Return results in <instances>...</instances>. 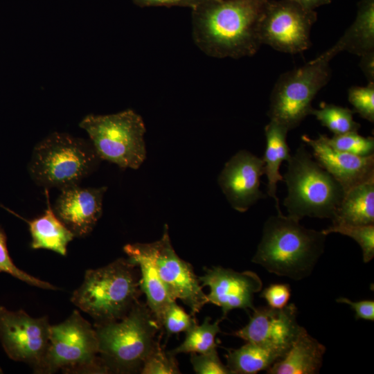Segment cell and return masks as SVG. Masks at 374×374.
Instances as JSON below:
<instances>
[{
	"label": "cell",
	"mask_w": 374,
	"mask_h": 374,
	"mask_svg": "<svg viewBox=\"0 0 374 374\" xmlns=\"http://www.w3.org/2000/svg\"><path fill=\"white\" fill-rule=\"evenodd\" d=\"M269 0H204L192 10V37L206 55L238 59L257 53Z\"/></svg>",
	"instance_id": "obj_1"
},
{
	"label": "cell",
	"mask_w": 374,
	"mask_h": 374,
	"mask_svg": "<svg viewBox=\"0 0 374 374\" xmlns=\"http://www.w3.org/2000/svg\"><path fill=\"white\" fill-rule=\"evenodd\" d=\"M327 235L304 227L282 212L265 222L251 262L280 276L299 280L310 276L324 251Z\"/></svg>",
	"instance_id": "obj_2"
},
{
	"label": "cell",
	"mask_w": 374,
	"mask_h": 374,
	"mask_svg": "<svg viewBox=\"0 0 374 374\" xmlns=\"http://www.w3.org/2000/svg\"><path fill=\"white\" fill-rule=\"evenodd\" d=\"M98 356L107 373L141 371L148 355L159 341L161 328L146 303L139 301L122 319L94 323Z\"/></svg>",
	"instance_id": "obj_3"
},
{
	"label": "cell",
	"mask_w": 374,
	"mask_h": 374,
	"mask_svg": "<svg viewBox=\"0 0 374 374\" xmlns=\"http://www.w3.org/2000/svg\"><path fill=\"white\" fill-rule=\"evenodd\" d=\"M137 266L129 258L86 271L71 301L91 317L95 324L123 318L143 293Z\"/></svg>",
	"instance_id": "obj_4"
},
{
	"label": "cell",
	"mask_w": 374,
	"mask_h": 374,
	"mask_svg": "<svg viewBox=\"0 0 374 374\" xmlns=\"http://www.w3.org/2000/svg\"><path fill=\"white\" fill-rule=\"evenodd\" d=\"M287 163L283 177L287 188L283 201L287 215L299 221L305 216L332 220L345 193L340 184L303 143Z\"/></svg>",
	"instance_id": "obj_5"
},
{
	"label": "cell",
	"mask_w": 374,
	"mask_h": 374,
	"mask_svg": "<svg viewBox=\"0 0 374 374\" xmlns=\"http://www.w3.org/2000/svg\"><path fill=\"white\" fill-rule=\"evenodd\" d=\"M100 160L90 141L55 132L35 145L28 169L38 186L61 190L79 185Z\"/></svg>",
	"instance_id": "obj_6"
},
{
	"label": "cell",
	"mask_w": 374,
	"mask_h": 374,
	"mask_svg": "<svg viewBox=\"0 0 374 374\" xmlns=\"http://www.w3.org/2000/svg\"><path fill=\"white\" fill-rule=\"evenodd\" d=\"M338 53L333 46L302 66L280 75L270 96V121L290 131L310 115L313 99L330 79V61Z\"/></svg>",
	"instance_id": "obj_7"
},
{
	"label": "cell",
	"mask_w": 374,
	"mask_h": 374,
	"mask_svg": "<svg viewBox=\"0 0 374 374\" xmlns=\"http://www.w3.org/2000/svg\"><path fill=\"white\" fill-rule=\"evenodd\" d=\"M79 127L88 134L98 156L123 169L136 170L146 159L142 117L128 109L118 113L86 115Z\"/></svg>",
	"instance_id": "obj_8"
},
{
	"label": "cell",
	"mask_w": 374,
	"mask_h": 374,
	"mask_svg": "<svg viewBox=\"0 0 374 374\" xmlns=\"http://www.w3.org/2000/svg\"><path fill=\"white\" fill-rule=\"evenodd\" d=\"M107 373L98 356L94 326L74 310L49 328V346L42 373Z\"/></svg>",
	"instance_id": "obj_9"
},
{
	"label": "cell",
	"mask_w": 374,
	"mask_h": 374,
	"mask_svg": "<svg viewBox=\"0 0 374 374\" xmlns=\"http://www.w3.org/2000/svg\"><path fill=\"white\" fill-rule=\"evenodd\" d=\"M317 19L315 10L292 0H269L260 24V42L280 52L302 53L311 46L310 31Z\"/></svg>",
	"instance_id": "obj_10"
},
{
	"label": "cell",
	"mask_w": 374,
	"mask_h": 374,
	"mask_svg": "<svg viewBox=\"0 0 374 374\" xmlns=\"http://www.w3.org/2000/svg\"><path fill=\"white\" fill-rule=\"evenodd\" d=\"M48 317L33 318L22 310L0 306V341L11 359L22 362L42 373L49 346Z\"/></svg>",
	"instance_id": "obj_11"
},
{
	"label": "cell",
	"mask_w": 374,
	"mask_h": 374,
	"mask_svg": "<svg viewBox=\"0 0 374 374\" xmlns=\"http://www.w3.org/2000/svg\"><path fill=\"white\" fill-rule=\"evenodd\" d=\"M150 244L160 278L169 296L173 301L181 300L195 317L208 303L206 294L192 265L175 251L167 225L161 238Z\"/></svg>",
	"instance_id": "obj_12"
},
{
	"label": "cell",
	"mask_w": 374,
	"mask_h": 374,
	"mask_svg": "<svg viewBox=\"0 0 374 374\" xmlns=\"http://www.w3.org/2000/svg\"><path fill=\"white\" fill-rule=\"evenodd\" d=\"M202 287H208V303L221 308L223 320L234 309L253 310V297L261 291L262 282L252 271H235L222 267L206 269L198 277Z\"/></svg>",
	"instance_id": "obj_13"
},
{
	"label": "cell",
	"mask_w": 374,
	"mask_h": 374,
	"mask_svg": "<svg viewBox=\"0 0 374 374\" xmlns=\"http://www.w3.org/2000/svg\"><path fill=\"white\" fill-rule=\"evenodd\" d=\"M264 162L251 152L241 150L224 165L217 182L231 207L244 213L267 195L260 189Z\"/></svg>",
	"instance_id": "obj_14"
},
{
	"label": "cell",
	"mask_w": 374,
	"mask_h": 374,
	"mask_svg": "<svg viewBox=\"0 0 374 374\" xmlns=\"http://www.w3.org/2000/svg\"><path fill=\"white\" fill-rule=\"evenodd\" d=\"M293 303L283 308H254L247 325L232 335L246 341L288 350L303 328Z\"/></svg>",
	"instance_id": "obj_15"
},
{
	"label": "cell",
	"mask_w": 374,
	"mask_h": 374,
	"mask_svg": "<svg viewBox=\"0 0 374 374\" xmlns=\"http://www.w3.org/2000/svg\"><path fill=\"white\" fill-rule=\"evenodd\" d=\"M107 190V186L82 188L79 185L64 188L55 202L53 211L75 237H86L102 215Z\"/></svg>",
	"instance_id": "obj_16"
},
{
	"label": "cell",
	"mask_w": 374,
	"mask_h": 374,
	"mask_svg": "<svg viewBox=\"0 0 374 374\" xmlns=\"http://www.w3.org/2000/svg\"><path fill=\"white\" fill-rule=\"evenodd\" d=\"M301 139L312 148L315 161L340 184L344 192L374 177V154L361 157L336 150L321 134L316 139L303 134Z\"/></svg>",
	"instance_id": "obj_17"
},
{
	"label": "cell",
	"mask_w": 374,
	"mask_h": 374,
	"mask_svg": "<svg viewBox=\"0 0 374 374\" xmlns=\"http://www.w3.org/2000/svg\"><path fill=\"white\" fill-rule=\"evenodd\" d=\"M123 250L139 268L141 289L146 296V304L161 327V319L168 303L173 301L163 284L150 243H134L124 246Z\"/></svg>",
	"instance_id": "obj_18"
},
{
	"label": "cell",
	"mask_w": 374,
	"mask_h": 374,
	"mask_svg": "<svg viewBox=\"0 0 374 374\" xmlns=\"http://www.w3.org/2000/svg\"><path fill=\"white\" fill-rule=\"evenodd\" d=\"M326 347L303 328L286 353L267 371L268 374H316L322 366Z\"/></svg>",
	"instance_id": "obj_19"
},
{
	"label": "cell",
	"mask_w": 374,
	"mask_h": 374,
	"mask_svg": "<svg viewBox=\"0 0 374 374\" xmlns=\"http://www.w3.org/2000/svg\"><path fill=\"white\" fill-rule=\"evenodd\" d=\"M288 130L277 122L270 121L265 127L266 148L262 158L264 162V174L267 177V195L276 202L277 212H281L277 196V184L283 181L280 173L281 163L291 157L290 149L287 143Z\"/></svg>",
	"instance_id": "obj_20"
},
{
	"label": "cell",
	"mask_w": 374,
	"mask_h": 374,
	"mask_svg": "<svg viewBox=\"0 0 374 374\" xmlns=\"http://www.w3.org/2000/svg\"><path fill=\"white\" fill-rule=\"evenodd\" d=\"M47 208L43 215L26 221L31 235V248L44 249L66 256L68 244L75 238L52 209L48 191L45 188Z\"/></svg>",
	"instance_id": "obj_21"
},
{
	"label": "cell",
	"mask_w": 374,
	"mask_h": 374,
	"mask_svg": "<svg viewBox=\"0 0 374 374\" xmlns=\"http://www.w3.org/2000/svg\"><path fill=\"white\" fill-rule=\"evenodd\" d=\"M332 222L353 225L374 224V177L345 192Z\"/></svg>",
	"instance_id": "obj_22"
},
{
	"label": "cell",
	"mask_w": 374,
	"mask_h": 374,
	"mask_svg": "<svg viewBox=\"0 0 374 374\" xmlns=\"http://www.w3.org/2000/svg\"><path fill=\"white\" fill-rule=\"evenodd\" d=\"M339 53L346 51L362 56L374 51V0H361L352 24L334 45Z\"/></svg>",
	"instance_id": "obj_23"
},
{
	"label": "cell",
	"mask_w": 374,
	"mask_h": 374,
	"mask_svg": "<svg viewBox=\"0 0 374 374\" xmlns=\"http://www.w3.org/2000/svg\"><path fill=\"white\" fill-rule=\"evenodd\" d=\"M287 350L247 342L237 349L227 350L226 366L231 374H255L267 371Z\"/></svg>",
	"instance_id": "obj_24"
},
{
	"label": "cell",
	"mask_w": 374,
	"mask_h": 374,
	"mask_svg": "<svg viewBox=\"0 0 374 374\" xmlns=\"http://www.w3.org/2000/svg\"><path fill=\"white\" fill-rule=\"evenodd\" d=\"M222 319L211 323V317H206L201 325H195L186 332L184 341L175 349L168 351L176 356L179 353L203 354L217 349L216 336L221 332Z\"/></svg>",
	"instance_id": "obj_25"
},
{
	"label": "cell",
	"mask_w": 374,
	"mask_h": 374,
	"mask_svg": "<svg viewBox=\"0 0 374 374\" xmlns=\"http://www.w3.org/2000/svg\"><path fill=\"white\" fill-rule=\"evenodd\" d=\"M354 111L334 104L321 103L319 109L312 108L311 115L334 135L357 132L361 125L353 118Z\"/></svg>",
	"instance_id": "obj_26"
},
{
	"label": "cell",
	"mask_w": 374,
	"mask_h": 374,
	"mask_svg": "<svg viewBox=\"0 0 374 374\" xmlns=\"http://www.w3.org/2000/svg\"><path fill=\"white\" fill-rule=\"evenodd\" d=\"M322 231L326 235L337 233L353 238L362 249L364 262L367 263L373 258L374 224L353 225L332 222L331 226Z\"/></svg>",
	"instance_id": "obj_27"
},
{
	"label": "cell",
	"mask_w": 374,
	"mask_h": 374,
	"mask_svg": "<svg viewBox=\"0 0 374 374\" xmlns=\"http://www.w3.org/2000/svg\"><path fill=\"white\" fill-rule=\"evenodd\" d=\"M322 136L329 145L336 150L361 157L374 154L373 136H363L357 132L334 135L331 138L326 134H322Z\"/></svg>",
	"instance_id": "obj_28"
},
{
	"label": "cell",
	"mask_w": 374,
	"mask_h": 374,
	"mask_svg": "<svg viewBox=\"0 0 374 374\" xmlns=\"http://www.w3.org/2000/svg\"><path fill=\"white\" fill-rule=\"evenodd\" d=\"M196 324L195 317L188 314L176 303V301H170L166 306L161 323V328H164L168 337L180 332H186Z\"/></svg>",
	"instance_id": "obj_29"
},
{
	"label": "cell",
	"mask_w": 374,
	"mask_h": 374,
	"mask_svg": "<svg viewBox=\"0 0 374 374\" xmlns=\"http://www.w3.org/2000/svg\"><path fill=\"white\" fill-rule=\"evenodd\" d=\"M140 373L142 374H178L181 372L175 356L161 348L159 341L145 359Z\"/></svg>",
	"instance_id": "obj_30"
},
{
	"label": "cell",
	"mask_w": 374,
	"mask_h": 374,
	"mask_svg": "<svg viewBox=\"0 0 374 374\" xmlns=\"http://www.w3.org/2000/svg\"><path fill=\"white\" fill-rule=\"evenodd\" d=\"M6 272L30 285L45 290H57L48 282L35 278L19 269L10 258L6 244V235L0 227V273Z\"/></svg>",
	"instance_id": "obj_31"
},
{
	"label": "cell",
	"mask_w": 374,
	"mask_h": 374,
	"mask_svg": "<svg viewBox=\"0 0 374 374\" xmlns=\"http://www.w3.org/2000/svg\"><path fill=\"white\" fill-rule=\"evenodd\" d=\"M348 101L355 113L371 123L374 122V82L365 87L353 86L348 89Z\"/></svg>",
	"instance_id": "obj_32"
},
{
	"label": "cell",
	"mask_w": 374,
	"mask_h": 374,
	"mask_svg": "<svg viewBox=\"0 0 374 374\" xmlns=\"http://www.w3.org/2000/svg\"><path fill=\"white\" fill-rule=\"evenodd\" d=\"M190 362L197 374H231L220 360L217 349L203 354L190 353Z\"/></svg>",
	"instance_id": "obj_33"
},
{
	"label": "cell",
	"mask_w": 374,
	"mask_h": 374,
	"mask_svg": "<svg viewBox=\"0 0 374 374\" xmlns=\"http://www.w3.org/2000/svg\"><path fill=\"white\" fill-rule=\"evenodd\" d=\"M290 296L291 289L290 285L275 283L265 287L261 292L260 297L266 301L269 307L281 309L288 304Z\"/></svg>",
	"instance_id": "obj_34"
},
{
	"label": "cell",
	"mask_w": 374,
	"mask_h": 374,
	"mask_svg": "<svg viewBox=\"0 0 374 374\" xmlns=\"http://www.w3.org/2000/svg\"><path fill=\"white\" fill-rule=\"evenodd\" d=\"M336 301L350 306L355 312L356 319L374 321V301L373 300L352 301L346 297H339L336 299Z\"/></svg>",
	"instance_id": "obj_35"
},
{
	"label": "cell",
	"mask_w": 374,
	"mask_h": 374,
	"mask_svg": "<svg viewBox=\"0 0 374 374\" xmlns=\"http://www.w3.org/2000/svg\"><path fill=\"white\" fill-rule=\"evenodd\" d=\"M134 4L140 8L147 7H185L194 8L204 0H132Z\"/></svg>",
	"instance_id": "obj_36"
},
{
	"label": "cell",
	"mask_w": 374,
	"mask_h": 374,
	"mask_svg": "<svg viewBox=\"0 0 374 374\" xmlns=\"http://www.w3.org/2000/svg\"><path fill=\"white\" fill-rule=\"evenodd\" d=\"M359 66L368 82H374V51L362 56Z\"/></svg>",
	"instance_id": "obj_37"
},
{
	"label": "cell",
	"mask_w": 374,
	"mask_h": 374,
	"mask_svg": "<svg viewBox=\"0 0 374 374\" xmlns=\"http://www.w3.org/2000/svg\"><path fill=\"white\" fill-rule=\"evenodd\" d=\"M305 8L315 10L320 6L331 3L332 0H292Z\"/></svg>",
	"instance_id": "obj_38"
},
{
	"label": "cell",
	"mask_w": 374,
	"mask_h": 374,
	"mask_svg": "<svg viewBox=\"0 0 374 374\" xmlns=\"http://www.w3.org/2000/svg\"><path fill=\"white\" fill-rule=\"evenodd\" d=\"M3 370L0 368V374L3 373Z\"/></svg>",
	"instance_id": "obj_39"
}]
</instances>
